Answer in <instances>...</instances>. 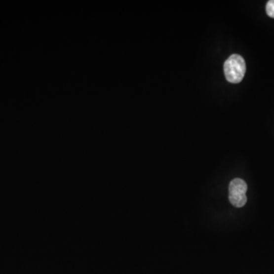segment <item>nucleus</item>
<instances>
[{"label":"nucleus","instance_id":"1","mask_svg":"<svg viewBox=\"0 0 274 274\" xmlns=\"http://www.w3.org/2000/svg\"><path fill=\"white\" fill-rule=\"evenodd\" d=\"M246 64L239 54H233L224 63V73L226 79L231 83H239L245 75Z\"/></svg>","mask_w":274,"mask_h":274},{"label":"nucleus","instance_id":"2","mask_svg":"<svg viewBox=\"0 0 274 274\" xmlns=\"http://www.w3.org/2000/svg\"><path fill=\"white\" fill-rule=\"evenodd\" d=\"M247 191L248 185L245 181L240 178L233 180L229 187V198L232 205L237 208L244 206L247 203Z\"/></svg>","mask_w":274,"mask_h":274},{"label":"nucleus","instance_id":"3","mask_svg":"<svg viewBox=\"0 0 274 274\" xmlns=\"http://www.w3.org/2000/svg\"><path fill=\"white\" fill-rule=\"evenodd\" d=\"M266 12L268 16L274 18V0L268 1L266 5Z\"/></svg>","mask_w":274,"mask_h":274}]
</instances>
